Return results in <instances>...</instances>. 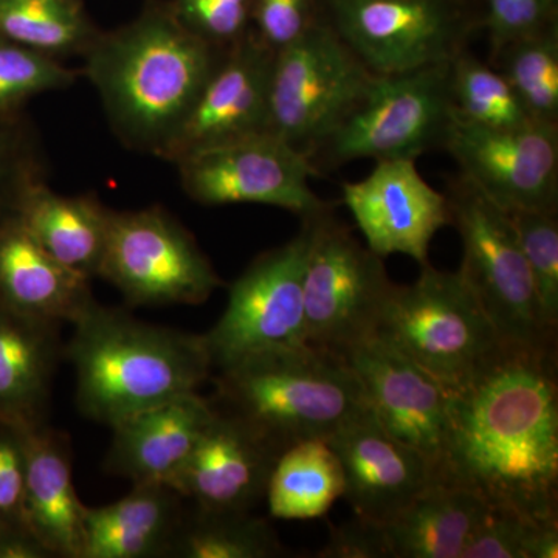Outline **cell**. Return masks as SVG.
Wrapping results in <instances>:
<instances>
[{
	"label": "cell",
	"mask_w": 558,
	"mask_h": 558,
	"mask_svg": "<svg viewBox=\"0 0 558 558\" xmlns=\"http://www.w3.org/2000/svg\"><path fill=\"white\" fill-rule=\"evenodd\" d=\"M13 116L0 113V215L9 211L17 191L33 179L25 161L24 138Z\"/></svg>",
	"instance_id": "cell-40"
},
{
	"label": "cell",
	"mask_w": 558,
	"mask_h": 558,
	"mask_svg": "<svg viewBox=\"0 0 558 558\" xmlns=\"http://www.w3.org/2000/svg\"><path fill=\"white\" fill-rule=\"evenodd\" d=\"M377 336L449 391L469 385L508 349L461 274L429 263L413 284H395Z\"/></svg>",
	"instance_id": "cell-5"
},
{
	"label": "cell",
	"mask_w": 558,
	"mask_h": 558,
	"mask_svg": "<svg viewBox=\"0 0 558 558\" xmlns=\"http://www.w3.org/2000/svg\"><path fill=\"white\" fill-rule=\"evenodd\" d=\"M450 62L377 75L348 116L306 153L318 175L352 160H416L428 150L444 149L457 119Z\"/></svg>",
	"instance_id": "cell-7"
},
{
	"label": "cell",
	"mask_w": 558,
	"mask_h": 558,
	"mask_svg": "<svg viewBox=\"0 0 558 558\" xmlns=\"http://www.w3.org/2000/svg\"><path fill=\"white\" fill-rule=\"evenodd\" d=\"M376 76L322 20L275 53L267 131L310 153L357 105Z\"/></svg>",
	"instance_id": "cell-10"
},
{
	"label": "cell",
	"mask_w": 558,
	"mask_h": 558,
	"mask_svg": "<svg viewBox=\"0 0 558 558\" xmlns=\"http://www.w3.org/2000/svg\"><path fill=\"white\" fill-rule=\"evenodd\" d=\"M531 119L558 124V27L550 21L537 32L510 40L490 54Z\"/></svg>",
	"instance_id": "cell-29"
},
{
	"label": "cell",
	"mask_w": 558,
	"mask_h": 558,
	"mask_svg": "<svg viewBox=\"0 0 558 558\" xmlns=\"http://www.w3.org/2000/svg\"><path fill=\"white\" fill-rule=\"evenodd\" d=\"M326 440L343 469V497L360 519L388 523L438 483L427 459L389 435L368 407Z\"/></svg>",
	"instance_id": "cell-17"
},
{
	"label": "cell",
	"mask_w": 558,
	"mask_h": 558,
	"mask_svg": "<svg viewBox=\"0 0 558 558\" xmlns=\"http://www.w3.org/2000/svg\"><path fill=\"white\" fill-rule=\"evenodd\" d=\"M444 149L505 211H557L558 124L531 120L488 130L454 119Z\"/></svg>",
	"instance_id": "cell-14"
},
{
	"label": "cell",
	"mask_w": 558,
	"mask_h": 558,
	"mask_svg": "<svg viewBox=\"0 0 558 558\" xmlns=\"http://www.w3.org/2000/svg\"><path fill=\"white\" fill-rule=\"evenodd\" d=\"M10 211L40 247L75 274L100 275L108 241L109 209L90 197H64L31 179L11 202Z\"/></svg>",
	"instance_id": "cell-25"
},
{
	"label": "cell",
	"mask_w": 558,
	"mask_h": 558,
	"mask_svg": "<svg viewBox=\"0 0 558 558\" xmlns=\"http://www.w3.org/2000/svg\"><path fill=\"white\" fill-rule=\"evenodd\" d=\"M0 40L53 58L90 46L86 22L69 0H0Z\"/></svg>",
	"instance_id": "cell-31"
},
{
	"label": "cell",
	"mask_w": 558,
	"mask_h": 558,
	"mask_svg": "<svg viewBox=\"0 0 558 558\" xmlns=\"http://www.w3.org/2000/svg\"><path fill=\"white\" fill-rule=\"evenodd\" d=\"M332 208L304 218L311 223L303 277L304 318L307 344L344 357L376 336L395 282L384 258L355 240Z\"/></svg>",
	"instance_id": "cell-8"
},
{
	"label": "cell",
	"mask_w": 558,
	"mask_h": 558,
	"mask_svg": "<svg viewBox=\"0 0 558 558\" xmlns=\"http://www.w3.org/2000/svg\"><path fill=\"white\" fill-rule=\"evenodd\" d=\"M253 0H178V17L213 46L230 49L248 32Z\"/></svg>",
	"instance_id": "cell-35"
},
{
	"label": "cell",
	"mask_w": 558,
	"mask_h": 558,
	"mask_svg": "<svg viewBox=\"0 0 558 558\" xmlns=\"http://www.w3.org/2000/svg\"><path fill=\"white\" fill-rule=\"evenodd\" d=\"M278 457L244 422L215 407L171 487L197 509L252 512L266 498Z\"/></svg>",
	"instance_id": "cell-19"
},
{
	"label": "cell",
	"mask_w": 558,
	"mask_h": 558,
	"mask_svg": "<svg viewBox=\"0 0 558 558\" xmlns=\"http://www.w3.org/2000/svg\"><path fill=\"white\" fill-rule=\"evenodd\" d=\"M213 413L211 400L191 392L117 422L106 470L132 484L172 486Z\"/></svg>",
	"instance_id": "cell-20"
},
{
	"label": "cell",
	"mask_w": 558,
	"mask_h": 558,
	"mask_svg": "<svg viewBox=\"0 0 558 558\" xmlns=\"http://www.w3.org/2000/svg\"><path fill=\"white\" fill-rule=\"evenodd\" d=\"M315 0H253L252 17L256 36L270 50L292 46L322 21Z\"/></svg>",
	"instance_id": "cell-36"
},
{
	"label": "cell",
	"mask_w": 558,
	"mask_h": 558,
	"mask_svg": "<svg viewBox=\"0 0 558 558\" xmlns=\"http://www.w3.org/2000/svg\"><path fill=\"white\" fill-rule=\"evenodd\" d=\"M318 558H391L384 524L360 519L330 529L328 543L315 554Z\"/></svg>",
	"instance_id": "cell-39"
},
{
	"label": "cell",
	"mask_w": 558,
	"mask_h": 558,
	"mask_svg": "<svg viewBox=\"0 0 558 558\" xmlns=\"http://www.w3.org/2000/svg\"><path fill=\"white\" fill-rule=\"evenodd\" d=\"M290 556L266 520L250 512L194 508L183 513L170 557L277 558Z\"/></svg>",
	"instance_id": "cell-28"
},
{
	"label": "cell",
	"mask_w": 558,
	"mask_h": 558,
	"mask_svg": "<svg viewBox=\"0 0 558 558\" xmlns=\"http://www.w3.org/2000/svg\"><path fill=\"white\" fill-rule=\"evenodd\" d=\"M274 60L253 32L223 51L165 159L266 132Z\"/></svg>",
	"instance_id": "cell-18"
},
{
	"label": "cell",
	"mask_w": 558,
	"mask_h": 558,
	"mask_svg": "<svg viewBox=\"0 0 558 558\" xmlns=\"http://www.w3.org/2000/svg\"><path fill=\"white\" fill-rule=\"evenodd\" d=\"M438 483L473 492L492 509L557 523L556 351L506 349L450 392Z\"/></svg>",
	"instance_id": "cell-1"
},
{
	"label": "cell",
	"mask_w": 558,
	"mask_h": 558,
	"mask_svg": "<svg viewBox=\"0 0 558 558\" xmlns=\"http://www.w3.org/2000/svg\"><path fill=\"white\" fill-rule=\"evenodd\" d=\"M98 277L119 289L132 307L197 306L222 286L189 231L160 208L109 209Z\"/></svg>",
	"instance_id": "cell-11"
},
{
	"label": "cell",
	"mask_w": 558,
	"mask_h": 558,
	"mask_svg": "<svg viewBox=\"0 0 558 558\" xmlns=\"http://www.w3.org/2000/svg\"><path fill=\"white\" fill-rule=\"evenodd\" d=\"M218 373L213 405L278 454L303 440L328 439L366 407L348 360L311 344L258 352Z\"/></svg>",
	"instance_id": "cell-4"
},
{
	"label": "cell",
	"mask_w": 558,
	"mask_h": 558,
	"mask_svg": "<svg viewBox=\"0 0 558 558\" xmlns=\"http://www.w3.org/2000/svg\"><path fill=\"white\" fill-rule=\"evenodd\" d=\"M311 223L303 219L296 236L263 253L230 288L219 322L204 333L213 369L238 360L307 344L303 277Z\"/></svg>",
	"instance_id": "cell-12"
},
{
	"label": "cell",
	"mask_w": 558,
	"mask_h": 558,
	"mask_svg": "<svg viewBox=\"0 0 558 558\" xmlns=\"http://www.w3.org/2000/svg\"><path fill=\"white\" fill-rule=\"evenodd\" d=\"M450 97L457 120L475 126L506 130L534 120L508 80L468 49L450 62Z\"/></svg>",
	"instance_id": "cell-30"
},
{
	"label": "cell",
	"mask_w": 558,
	"mask_h": 558,
	"mask_svg": "<svg viewBox=\"0 0 558 558\" xmlns=\"http://www.w3.org/2000/svg\"><path fill=\"white\" fill-rule=\"evenodd\" d=\"M92 301L89 278L51 258L10 209L0 215V304L61 325L75 322Z\"/></svg>",
	"instance_id": "cell-21"
},
{
	"label": "cell",
	"mask_w": 558,
	"mask_h": 558,
	"mask_svg": "<svg viewBox=\"0 0 558 558\" xmlns=\"http://www.w3.org/2000/svg\"><path fill=\"white\" fill-rule=\"evenodd\" d=\"M341 193L366 247L384 259L407 255L425 266L433 238L450 226L446 194L425 182L416 160L377 161L368 178L344 182Z\"/></svg>",
	"instance_id": "cell-16"
},
{
	"label": "cell",
	"mask_w": 558,
	"mask_h": 558,
	"mask_svg": "<svg viewBox=\"0 0 558 558\" xmlns=\"http://www.w3.org/2000/svg\"><path fill=\"white\" fill-rule=\"evenodd\" d=\"M72 326L64 354L75 369L76 405L109 427L197 392L211 376L204 333L138 322L95 300Z\"/></svg>",
	"instance_id": "cell-3"
},
{
	"label": "cell",
	"mask_w": 558,
	"mask_h": 558,
	"mask_svg": "<svg viewBox=\"0 0 558 558\" xmlns=\"http://www.w3.org/2000/svg\"><path fill=\"white\" fill-rule=\"evenodd\" d=\"M330 25L374 75L449 62L476 24L461 0H318Z\"/></svg>",
	"instance_id": "cell-9"
},
{
	"label": "cell",
	"mask_w": 558,
	"mask_h": 558,
	"mask_svg": "<svg viewBox=\"0 0 558 558\" xmlns=\"http://www.w3.org/2000/svg\"><path fill=\"white\" fill-rule=\"evenodd\" d=\"M174 163L185 193L208 207L271 205L301 219L332 207L311 189L318 172L306 154L269 131L194 150Z\"/></svg>",
	"instance_id": "cell-13"
},
{
	"label": "cell",
	"mask_w": 558,
	"mask_h": 558,
	"mask_svg": "<svg viewBox=\"0 0 558 558\" xmlns=\"http://www.w3.org/2000/svg\"><path fill=\"white\" fill-rule=\"evenodd\" d=\"M182 501L168 484L145 483L112 505L84 506L81 558L170 557L185 513Z\"/></svg>",
	"instance_id": "cell-23"
},
{
	"label": "cell",
	"mask_w": 558,
	"mask_h": 558,
	"mask_svg": "<svg viewBox=\"0 0 558 558\" xmlns=\"http://www.w3.org/2000/svg\"><path fill=\"white\" fill-rule=\"evenodd\" d=\"M473 492L435 483L384 524L391 558H461L473 532L490 512Z\"/></svg>",
	"instance_id": "cell-26"
},
{
	"label": "cell",
	"mask_w": 558,
	"mask_h": 558,
	"mask_svg": "<svg viewBox=\"0 0 558 558\" xmlns=\"http://www.w3.org/2000/svg\"><path fill=\"white\" fill-rule=\"evenodd\" d=\"M557 523H538L505 509H490L461 558H557Z\"/></svg>",
	"instance_id": "cell-32"
},
{
	"label": "cell",
	"mask_w": 558,
	"mask_h": 558,
	"mask_svg": "<svg viewBox=\"0 0 558 558\" xmlns=\"http://www.w3.org/2000/svg\"><path fill=\"white\" fill-rule=\"evenodd\" d=\"M60 323L17 314L0 304V424L46 422L61 355Z\"/></svg>",
	"instance_id": "cell-24"
},
{
	"label": "cell",
	"mask_w": 558,
	"mask_h": 558,
	"mask_svg": "<svg viewBox=\"0 0 558 558\" xmlns=\"http://www.w3.org/2000/svg\"><path fill=\"white\" fill-rule=\"evenodd\" d=\"M25 473L27 459L22 427L0 424V527L27 526Z\"/></svg>",
	"instance_id": "cell-37"
},
{
	"label": "cell",
	"mask_w": 558,
	"mask_h": 558,
	"mask_svg": "<svg viewBox=\"0 0 558 558\" xmlns=\"http://www.w3.org/2000/svg\"><path fill=\"white\" fill-rule=\"evenodd\" d=\"M556 0H487L486 27L490 54L510 40L545 27L554 17Z\"/></svg>",
	"instance_id": "cell-38"
},
{
	"label": "cell",
	"mask_w": 558,
	"mask_h": 558,
	"mask_svg": "<svg viewBox=\"0 0 558 558\" xmlns=\"http://www.w3.org/2000/svg\"><path fill=\"white\" fill-rule=\"evenodd\" d=\"M24 432L25 521L51 557L81 558L84 505L72 480V450L46 422Z\"/></svg>",
	"instance_id": "cell-22"
},
{
	"label": "cell",
	"mask_w": 558,
	"mask_h": 558,
	"mask_svg": "<svg viewBox=\"0 0 558 558\" xmlns=\"http://www.w3.org/2000/svg\"><path fill=\"white\" fill-rule=\"evenodd\" d=\"M344 359L371 413L389 435L427 459L438 481L451 391L377 333Z\"/></svg>",
	"instance_id": "cell-15"
},
{
	"label": "cell",
	"mask_w": 558,
	"mask_h": 558,
	"mask_svg": "<svg viewBox=\"0 0 558 558\" xmlns=\"http://www.w3.org/2000/svg\"><path fill=\"white\" fill-rule=\"evenodd\" d=\"M450 223L462 241L459 274L512 351H556V332L543 323L537 296L509 213L458 172L446 189Z\"/></svg>",
	"instance_id": "cell-6"
},
{
	"label": "cell",
	"mask_w": 558,
	"mask_h": 558,
	"mask_svg": "<svg viewBox=\"0 0 558 558\" xmlns=\"http://www.w3.org/2000/svg\"><path fill=\"white\" fill-rule=\"evenodd\" d=\"M461 2H462V0H461Z\"/></svg>",
	"instance_id": "cell-42"
},
{
	"label": "cell",
	"mask_w": 558,
	"mask_h": 558,
	"mask_svg": "<svg viewBox=\"0 0 558 558\" xmlns=\"http://www.w3.org/2000/svg\"><path fill=\"white\" fill-rule=\"evenodd\" d=\"M527 263L539 315L550 330L558 326V219L557 211L520 209L509 213Z\"/></svg>",
	"instance_id": "cell-33"
},
{
	"label": "cell",
	"mask_w": 558,
	"mask_h": 558,
	"mask_svg": "<svg viewBox=\"0 0 558 558\" xmlns=\"http://www.w3.org/2000/svg\"><path fill=\"white\" fill-rule=\"evenodd\" d=\"M0 558H51L27 526L0 527Z\"/></svg>",
	"instance_id": "cell-41"
},
{
	"label": "cell",
	"mask_w": 558,
	"mask_h": 558,
	"mask_svg": "<svg viewBox=\"0 0 558 558\" xmlns=\"http://www.w3.org/2000/svg\"><path fill=\"white\" fill-rule=\"evenodd\" d=\"M343 492L336 451L326 439H310L279 454L266 498L274 519L314 520L325 517Z\"/></svg>",
	"instance_id": "cell-27"
},
{
	"label": "cell",
	"mask_w": 558,
	"mask_h": 558,
	"mask_svg": "<svg viewBox=\"0 0 558 558\" xmlns=\"http://www.w3.org/2000/svg\"><path fill=\"white\" fill-rule=\"evenodd\" d=\"M218 47L178 16L153 13L87 47L86 75L113 130L134 148L167 156L205 84Z\"/></svg>",
	"instance_id": "cell-2"
},
{
	"label": "cell",
	"mask_w": 558,
	"mask_h": 558,
	"mask_svg": "<svg viewBox=\"0 0 558 558\" xmlns=\"http://www.w3.org/2000/svg\"><path fill=\"white\" fill-rule=\"evenodd\" d=\"M76 75L49 54L0 40V113L11 116L36 95L65 89Z\"/></svg>",
	"instance_id": "cell-34"
}]
</instances>
